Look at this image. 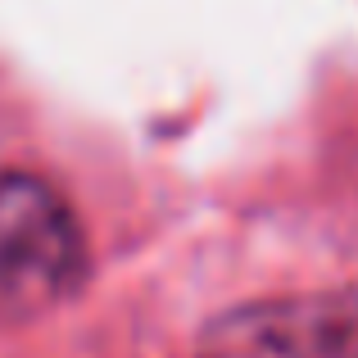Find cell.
Here are the masks:
<instances>
[{
    "label": "cell",
    "mask_w": 358,
    "mask_h": 358,
    "mask_svg": "<svg viewBox=\"0 0 358 358\" xmlns=\"http://www.w3.org/2000/svg\"><path fill=\"white\" fill-rule=\"evenodd\" d=\"M200 358H358V286L227 313L209 327Z\"/></svg>",
    "instance_id": "obj_2"
},
{
    "label": "cell",
    "mask_w": 358,
    "mask_h": 358,
    "mask_svg": "<svg viewBox=\"0 0 358 358\" xmlns=\"http://www.w3.org/2000/svg\"><path fill=\"white\" fill-rule=\"evenodd\" d=\"M87 241L55 186L27 173L0 177V327L50 313L78 290Z\"/></svg>",
    "instance_id": "obj_1"
}]
</instances>
